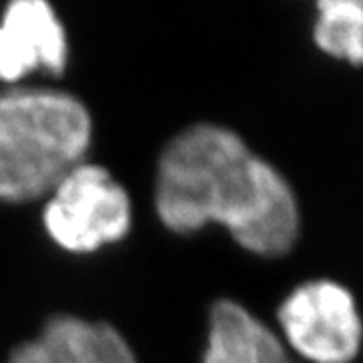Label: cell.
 <instances>
[{
	"label": "cell",
	"mask_w": 363,
	"mask_h": 363,
	"mask_svg": "<svg viewBox=\"0 0 363 363\" xmlns=\"http://www.w3.org/2000/svg\"><path fill=\"white\" fill-rule=\"evenodd\" d=\"M156 212L176 234L218 224L264 259L297 245L301 210L291 184L238 133L214 123L180 131L156 169Z\"/></svg>",
	"instance_id": "1"
},
{
	"label": "cell",
	"mask_w": 363,
	"mask_h": 363,
	"mask_svg": "<svg viewBox=\"0 0 363 363\" xmlns=\"http://www.w3.org/2000/svg\"><path fill=\"white\" fill-rule=\"evenodd\" d=\"M93 123L75 95L47 87L0 93V202L49 196L85 162Z\"/></svg>",
	"instance_id": "2"
},
{
	"label": "cell",
	"mask_w": 363,
	"mask_h": 363,
	"mask_svg": "<svg viewBox=\"0 0 363 363\" xmlns=\"http://www.w3.org/2000/svg\"><path fill=\"white\" fill-rule=\"evenodd\" d=\"M43 224L57 247L87 255L128 236L131 200L109 169L83 162L47 196Z\"/></svg>",
	"instance_id": "3"
},
{
	"label": "cell",
	"mask_w": 363,
	"mask_h": 363,
	"mask_svg": "<svg viewBox=\"0 0 363 363\" xmlns=\"http://www.w3.org/2000/svg\"><path fill=\"white\" fill-rule=\"evenodd\" d=\"M286 350L307 363H351L363 347V317L350 289L333 279L297 285L279 305Z\"/></svg>",
	"instance_id": "4"
},
{
	"label": "cell",
	"mask_w": 363,
	"mask_h": 363,
	"mask_svg": "<svg viewBox=\"0 0 363 363\" xmlns=\"http://www.w3.org/2000/svg\"><path fill=\"white\" fill-rule=\"evenodd\" d=\"M67 30L45 0H14L0 16V81L16 83L35 71L63 75Z\"/></svg>",
	"instance_id": "5"
},
{
	"label": "cell",
	"mask_w": 363,
	"mask_h": 363,
	"mask_svg": "<svg viewBox=\"0 0 363 363\" xmlns=\"http://www.w3.org/2000/svg\"><path fill=\"white\" fill-rule=\"evenodd\" d=\"M6 363H138L116 327L75 315H57L37 337L25 341Z\"/></svg>",
	"instance_id": "6"
},
{
	"label": "cell",
	"mask_w": 363,
	"mask_h": 363,
	"mask_svg": "<svg viewBox=\"0 0 363 363\" xmlns=\"http://www.w3.org/2000/svg\"><path fill=\"white\" fill-rule=\"evenodd\" d=\"M202 363H301L283 339L240 303L222 298L208 319Z\"/></svg>",
	"instance_id": "7"
},
{
	"label": "cell",
	"mask_w": 363,
	"mask_h": 363,
	"mask_svg": "<svg viewBox=\"0 0 363 363\" xmlns=\"http://www.w3.org/2000/svg\"><path fill=\"white\" fill-rule=\"evenodd\" d=\"M315 11L313 40L319 51L363 67V0H321Z\"/></svg>",
	"instance_id": "8"
}]
</instances>
